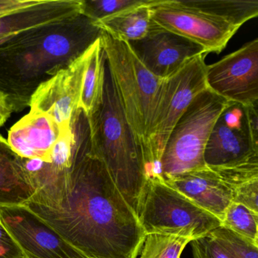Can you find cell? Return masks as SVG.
<instances>
[{
	"label": "cell",
	"mask_w": 258,
	"mask_h": 258,
	"mask_svg": "<svg viewBox=\"0 0 258 258\" xmlns=\"http://www.w3.org/2000/svg\"><path fill=\"white\" fill-rule=\"evenodd\" d=\"M24 161L36 191L23 206L90 257L137 258L146 232L105 164L90 153L87 123L80 125L72 162Z\"/></svg>",
	"instance_id": "cell-1"
},
{
	"label": "cell",
	"mask_w": 258,
	"mask_h": 258,
	"mask_svg": "<svg viewBox=\"0 0 258 258\" xmlns=\"http://www.w3.org/2000/svg\"><path fill=\"white\" fill-rule=\"evenodd\" d=\"M102 33L80 14L0 45V91L13 111L28 106L42 83L87 52Z\"/></svg>",
	"instance_id": "cell-2"
},
{
	"label": "cell",
	"mask_w": 258,
	"mask_h": 258,
	"mask_svg": "<svg viewBox=\"0 0 258 258\" xmlns=\"http://www.w3.org/2000/svg\"><path fill=\"white\" fill-rule=\"evenodd\" d=\"M87 117L90 153L103 162L138 216L147 186L146 158L143 146L125 115L106 61L102 99Z\"/></svg>",
	"instance_id": "cell-3"
},
{
	"label": "cell",
	"mask_w": 258,
	"mask_h": 258,
	"mask_svg": "<svg viewBox=\"0 0 258 258\" xmlns=\"http://www.w3.org/2000/svg\"><path fill=\"white\" fill-rule=\"evenodd\" d=\"M101 42L122 108L143 146L146 158L164 79L152 75L126 42L117 40L105 31Z\"/></svg>",
	"instance_id": "cell-4"
},
{
	"label": "cell",
	"mask_w": 258,
	"mask_h": 258,
	"mask_svg": "<svg viewBox=\"0 0 258 258\" xmlns=\"http://www.w3.org/2000/svg\"><path fill=\"white\" fill-rule=\"evenodd\" d=\"M230 102L205 90L198 95L172 130L159 163L165 181L205 167L204 153L217 119Z\"/></svg>",
	"instance_id": "cell-5"
},
{
	"label": "cell",
	"mask_w": 258,
	"mask_h": 258,
	"mask_svg": "<svg viewBox=\"0 0 258 258\" xmlns=\"http://www.w3.org/2000/svg\"><path fill=\"white\" fill-rule=\"evenodd\" d=\"M138 217L146 234H170L193 240L208 236L221 226L219 219L160 177L148 179Z\"/></svg>",
	"instance_id": "cell-6"
},
{
	"label": "cell",
	"mask_w": 258,
	"mask_h": 258,
	"mask_svg": "<svg viewBox=\"0 0 258 258\" xmlns=\"http://www.w3.org/2000/svg\"><path fill=\"white\" fill-rule=\"evenodd\" d=\"M205 55L195 57L164 79L146 153L148 179L160 177L159 163L169 136L195 98L208 89Z\"/></svg>",
	"instance_id": "cell-7"
},
{
	"label": "cell",
	"mask_w": 258,
	"mask_h": 258,
	"mask_svg": "<svg viewBox=\"0 0 258 258\" xmlns=\"http://www.w3.org/2000/svg\"><path fill=\"white\" fill-rule=\"evenodd\" d=\"M150 10L155 25L200 45L207 54L220 53L239 29L222 19L186 7L180 0H161Z\"/></svg>",
	"instance_id": "cell-8"
},
{
	"label": "cell",
	"mask_w": 258,
	"mask_h": 258,
	"mask_svg": "<svg viewBox=\"0 0 258 258\" xmlns=\"http://www.w3.org/2000/svg\"><path fill=\"white\" fill-rule=\"evenodd\" d=\"M207 87L231 103H258V39L206 66Z\"/></svg>",
	"instance_id": "cell-9"
},
{
	"label": "cell",
	"mask_w": 258,
	"mask_h": 258,
	"mask_svg": "<svg viewBox=\"0 0 258 258\" xmlns=\"http://www.w3.org/2000/svg\"><path fill=\"white\" fill-rule=\"evenodd\" d=\"M90 47L37 87L30 99V111L49 116L61 130L72 127L81 110L83 78Z\"/></svg>",
	"instance_id": "cell-10"
},
{
	"label": "cell",
	"mask_w": 258,
	"mask_h": 258,
	"mask_svg": "<svg viewBox=\"0 0 258 258\" xmlns=\"http://www.w3.org/2000/svg\"><path fill=\"white\" fill-rule=\"evenodd\" d=\"M0 222L25 258H88L23 205L0 206Z\"/></svg>",
	"instance_id": "cell-11"
},
{
	"label": "cell",
	"mask_w": 258,
	"mask_h": 258,
	"mask_svg": "<svg viewBox=\"0 0 258 258\" xmlns=\"http://www.w3.org/2000/svg\"><path fill=\"white\" fill-rule=\"evenodd\" d=\"M127 43L140 62L161 79L171 76L195 57L207 54L200 45L153 22L143 38Z\"/></svg>",
	"instance_id": "cell-12"
},
{
	"label": "cell",
	"mask_w": 258,
	"mask_h": 258,
	"mask_svg": "<svg viewBox=\"0 0 258 258\" xmlns=\"http://www.w3.org/2000/svg\"><path fill=\"white\" fill-rule=\"evenodd\" d=\"M221 223L233 199L232 188L214 169L205 167L185 172L164 181Z\"/></svg>",
	"instance_id": "cell-13"
},
{
	"label": "cell",
	"mask_w": 258,
	"mask_h": 258,
	"mask_svg": "<svg viewBox=\"0 0 258 258\" xmlns=\"http://www.w3.org/2000/svg\"><path fill=\"white\" fill-rule=\"evenodd\" d=\"M64 131L49 116L30 111L12 126L7 142L21 158L46 161Z\"/></svg>",
	"instance_id": "cell-14"
},
{
	"label": "cell",
	"mask_w": 258,
	"mask_h": 258,
	"mask_svg": "<svg viewBox=\"0 0 258 258\" xmlns=\"http://www.w3.org/2000/svg\"><path fill=\"white\" fill-rule=\"evenodd\" d=\"M81 0H41L37 5L0 19V45L81 14Z\"/></svg>",
	"instance_id": "cell-15"
},
{
	"label": "cell",
	"mask_w": 258,
	"mask_h": 258,
	"mask_svg": "<svg viewBox=\"0 0 258 258\" xmlns=\"http://www.w3.org/2000/svg\"><path fill=\"white\" fill-rule=\"evenodd\" d=\"M256 158L258 148L252 143L247 126L241 129L230 127L219 117L205 146V165L233 167Z\"/></svg>",
	"instance_id": "cell-16"
},
{
	"label": "cell",
	"mask_w": 258,
	"mask_h": 258,
	"mask_svg": "<svg viewBox=\"0 0 258 258\" xmlns=\"http://www.w3.org/2000/svg\"><path fill=\"white\" fill-rule=\"evenodd\" d=\"M35 191L24 158L0 136V206L24 205Z\"/></svg>",
	"instance_id": "cell-17"
},
{
	"label": "cell",
	"mask_w": 258,
	"mask_h": 258,
	"mask_svg": "<svg viewBox=\"0 0 258 258\" xmlns=\"http://www.w3.org/2000/svg\"><path fill=\"white\" fill-rule=\"evenodd\" d=\"M153 6L132 9L95 24L117 40L126 43L140 40L148 34L152 26L150 9Z\"/></svg>",
	"instance_id": "cell-18"
},
{
	"label": "cell",
	"mask_w": 258,
	"mask_h": 258,
	"mask_svg": "<svg viewBox=\"0 0 258 258\" xmlns=\"http://www.w3.org/2000/svg\"><path fill=\"white\" fill-rule=\"evenodd\" d=\"M191 7L240 28L258 16L257 0H180Z\"/></svg>",
	"instance_id": "cell-19"
},
{
	"label": "cell",
	"mask_w": 258,
	"mask_h": 258,
	"mask_svg": "<svg viewBox=\"0 0 258 258\" xmlns=\"http://www.w3.org/2000/svg\"><path fill=\"white\" fill-rule=\"evenodd\" d=\"M105 56L101 38L90 47L88 61L83 78L80 108L89 115L102 99Z\"/></svg>",
	"instance_id": "cell-20"
},
{
	"label": "cell",
	"mask_w": 258,
	"mask_h": 258,
	"mask_svg": "<svg viewBox=\"0 0 258 258\" xmlns=\"http://www.w3.org/2000/svg\"><path fill=\"white\" fill-rule=\"evenodd\" d=\"M192 241L170 234H146L139 258H180L185 246Z\"/></svg>",
	"instance_id": "cell-21"
},
{
	"label": "cell",
	"mask_w": 258,
	"mask_h": 258,
	"mask_svg": "<svg viewBox=\"0 0 258 258\" xmlns=\"http://www.w3.org/2000/svg\"><path fill=\"white\" fill-rule=\"evenodd\" d=\"M221 226L258 245V214L244 205L232 202L223 214Z\"/></svg>",
	"instance_id": "cell-22"
},
{
	"label": "cell",
	"mask_w": 258,
	"mask_h": 258,
	"mask_svg": "<svg viewBox=\"0 0 258 258\" xmlns=\"http://www.w3.org/2000/svg\"><path fill=\"white\" fill-rule=\"evenodd\" d=\"M160 2L161 0H81V13L97 22L132 9Z\"/></svg>",
	"instance_id": "cell-23"
},
{
	"label": "cell",
	"mask_w": 258,
	"mask_h": 258,
	"mask_svg": "<svg viewBox=\"0 0 258 258\" xmlns=\"http://www.w3.org/2000/svg\"><path fill=\"white\" fill-rule=\"evenodd\" d=\"M208 236L214 239L229 258H258V245L226 228L220 226Z\"/></svg>",
	"instance_id": "cell-24"
},
{
	"label": "cell",
	"mask_w": 258,
	"mask_h": 258,
	"mask_svg": "<svg viewBox=\"0 0 258 258\" xmlns=\"http://www.w3.org/2000/svg\"><path fill=\"white\" fill-rule=\"evenodd\" d=\"M232 202L244 205L258 214V179L246 182L233 190Z\"/></svg>",
	"instance_id": "cell-25"
},
{
	"label": "cell",
	"mask_w": 258,
	"mask_h": 258,
	"mask_svg": "<svg viewBox=\"0 0 258 258\" xmlns=\"http://www.w3.org/2000/svg\"><path fill=\"white\" fill-rule=\"evenodd\" d=\"M193 258H229L224 250L209 236L191 241Z\"/></svg>",
	"instance_id": "cell-26"
},
{
	"label": "cell",
	"mask_w": 258,
	"mask_h": 258,
	"mask_svg": "<svg viewBox=\"0 0 258 258\" xmlns=\"http://www.w3.org/2000/svg\"><path fill=\"white\" fill-rule=\"evenodd\" d=\"M0 258H25L19 246L0 222Z\"/></svg>",
	"instance_id": "cell-27"
},
{
	"label": "cell",
	"mask_w": 258,
	"mask_h": 258,
	"mask_svg": "<svg viewBox=\"0 0 258 258\" xmlns=\"http://www.w3.org/2000/svg\"><path fill=\"white\" fill-rule=\"evenodd\" d=\"M41 0H0V19L37 5Z\"/></svg>",
	"instance_id": "cell-28"
},
{
	"label": "cell",
	"mask_w": 258,
	"mask_h": 258,
	"mask_svg": "<svg viewBox=\"0 0 258 258\" xmlns=\"http://www.w3.org/2000/svg\"><path fill=\"white\" fill-rule=\"evenodd\" d=\"M247 128L252 143L258 148V109L257 104L245 107Z\"/></svg>",
	"instance_id": "cell-29"
},
{
	"label": "cell",
	"mask_w": 258,
	"mask_h": 258,
	"mask_svg": "<svg viewBox=\"0 0 258 258\" xmlns=\"http://www.w3.org/2000/svg\"><path fill=\"white\" fill-rule=\"evenodd\" d=\"M13 111V107L9 102L7 96L0 91V127L4 126Z\"/></svg>",
	"instance_id": "cell-30"
},
{
	"label": "cell",
	"mask_w": 258,
	"mask_h": 258,
	"mask_svg": "<svg viewBox=\"0 0 258 258\" xmlns=\"http://www.w3.org/2000/svg\"><path fill=\"white\" fill-rule=\"evenodd\" d=\"M88 258H93V257H90V256H89V257H88Z\"/></svg>",
	"instance_id": "cell-31"
},
{
	"label": "cell",
	"mask_w": 258,
	"mask_h": 258,
	"mask_svg": "<svg viewBox=\"0 0 258 258\" xmlns=\"http://www.w3.org/2000/svg\"><path fill=\"white\" fill-rule=\"evenodd\" d=\"M0 136H2V135H1V134H0Z\"/></svg>",
	"instance_id": "cell-32"
}]
</instances>
